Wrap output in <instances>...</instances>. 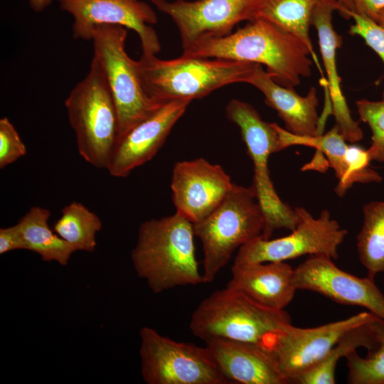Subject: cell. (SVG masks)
<instances>
[{
	"mask_svg": "<svg viewBox=\"0 0 384 384\" xmlns=\"http://www.w3.org/2000/svg\"><path fill=\"white\" fill-rule=\"evenodd\" d=\"M292 324L284 310L265 307L226 287L205 298L193 312L189 328L203 341L221 338L265 343Z\"/></svg>",
	"mask_w": 384,
	"mask_h": 384,
	"instance_id": "cell-4",
	"label": "cell"
},
{
	"mask_svg": "<svg viewBox=\"0 0 384 384\" xmlns=\"http://www.w3.org/2000/svg\"><path fill=\"white\" fill-rule=\"evenodd\" d=\"M231 273L227 287L267 308L284 310L297 291L294 268L284 261L233 263Z\"/></svg>",
	"mask_w": 384,
	"mask_h": 384,
	"instance_id": "cell-21",
	"label": "cell"
},
{
	"mask_svg": "<svg viewBox=\"0 0 384 384\" xmlns=\"http://www.w3.org/2000/svg\"><path fill=\"white\" fill-rule=\"evenodd\" d=\"M360 119L370 127L372 137L367 149L371 161L384 164V100L361 99L356 102Z\"/></svg>",
	"mask_w": 384,
	"mask_h": 384,
	"instance_id": "cell-28",
	"label": "cell"
},
{
	"mask_svg": "<svg viewBox=\"0 0 384 384\" xmlns=\"http://www.w3.org/2000/svg\"><path fill=\"white\" fill-rule=\"evenodd\" d=\"M247 83L264 95L265 104L277 112L289 132L302 137L322 134L323 124L317 112L319 99L314 87L310 88L306 95L301 96L294 88L274 81L259 64Z\"/></svg>",
	"mask_w": 384,
	"mask_h": 384,
	"instance_id": "cell-20",
	"label": "cell"
},
{
	"mask_svg": "<svg viewBox=\"0 0 384 384\" xmlns=\"http://www.w3.org/2000/svg\"><path fill=\"white\" fill-rule=\"evenodd\" d=\"M141 373L147 384H228L205 346L179 342L152 328L139 331Z\"/></svg>",
	"mask_w": 384,
	"mask_h": 384,
	"instance_id": "cell-9",
	"label": "cell"
},
{
	"mask_svg": "<svg viewBox=\"0 0 384 384\" xmlns=\"http://www.w3.org/2000/svg\"><path fill=\"white\" fill-rule=\"evenodd\" d=\"M299 218L297 227L287 236L265 239L262 235L239 248L234 263H258L286 261L304 255H324L338 257V247L348 232L322 210L318 218L303 207H296Z\"/></svg>",
	"mask_w": 384,
	"mask_h": 384,
	"instance_id": "cell-10",
	"label": "cell"
},
{
	"mask_svg": "<svg viewBox=\"0 0 384 384\" xmlns=\"http://www.w3.org/2000/svg\"><path fill=\"white\" fill-rule=\"evenodd\" d=\"M353 11L376 21L378 13L384 9V0H351Z\"/></svg>",
	"mask_w": 384,
	"mask_h": 384,
	"instance_id": "cell-32",
	"label": "cell"
},
{
	"mask_svg": "<svg viewBox=\"0 0 384 384\" xmlns=\"http://www.w3.org/2000/svg\"><path fill=\"white\" fill-rule=\"evenodd\" d=\"M372 321L362 324L343 334L326 356L318 363L294 378L290 383L334 384L339 359L358 348L370 349L377 343Z\"/></svg>",
	"mask_w": 384,
	"mask_h": 384,
	"instance_id": "cell-24",
	"label": "cell"
},
{
	"mask_svg": "<svg viewBox=\"0 0 384 384\" xmlns=\"http://www.w3.org/2000/svg\"><path fill=\"white\" fill-rule=\"evenodd\" d=\"M341 6L338 0H319L314 9L311 25L316 28L321 56L326 74L331 112L334 116L335 125L348 142L356 143L363 137L358 123L351 114L341 86V78L336 65V50L342 43L341 36L334 30L332 14L339 11Z\"/></svg>",
	"mask_w": 384,
	"mask_h": 384,
	"instance_id": "cell-19",
	"label": "cell"
},
{
	"mask_svg": "<svg viewBox=\"0 0 384 384\" xmlns=\"http://www.w3.org/2000/svg\"><path fill=\"white\" fill-rule=\"evenodd\" d=\"M233 184L220 165L203 158L176 162L171 181L176 212L198 223L221 203Z\"/></svg>",
	"mask_w": 384,
	"mask_h": 384,
	"instance_id": "cell-15",
	"label": "cell"
},
{
	"mask_svg": "<svg viewBox=\"0 0 384 384\" xmlns=\"http://www.w3.org/2000/svg\"><path fill=\"white\" fill-rule=\"evenodd\" d=\"M183 54L265 65L280 85L294 88L311 75L314 61L306 46L272 22L257 18L227 36L200 40Z\"/></svg>",
	"mask_w": 384,
	"mask_h": 384,
	"instance_id": "cell-1",
	"label": "cell"
},
{
	"mask_svg": "<svg viewBox=\"0 0 384 384\" xmlns=\"http://www.w3.org/2000/svg\"><path fill=\"white\" fill-rule=\"evenodd\" d=\"M343 17L354 20L348 33L361 36L384 64V27L366 16L349 10L345 11Z\"/></svg>",
	"mask_w": 384,
	"mask_h": 384,
	"instance_id": "cell-29",
	"label": "cell"
},
{
	"mask_svg": "<svg viewBox=\"0 0 384 384\" xmlns=\"http://www.w3.org/2000/svg\"><path fill=\"white\" fill-rule=\"evenodd\" d=\"M319 0H263L257 18L267 20L299 38L308 48L311 58L322 77L326 79L309 36L314 7Z\"/></svg>",
	"mask_w": 384,
	"mask_h": 384,
	"instance_id": "cell-23",
	"label": "cell"
},
{
	"mask_svg": "<svg viewBox=\"0 0 384 384\" xmlns=\"http://www.w3.org/2000/svg\"><path fill=\"white\" fill-rule=\"evenodd\" d=\"M175 23L183 50L196 42L231 33L243 21L257 18L263 0H149Z\"/></svg>",
	"mask_w": 384,
	"mask_h": 384,
	"instance_id": "cell-11",
	"label": "cell"
},
{
	"mask_svg": "<svg viewBox=\"0 0 384 384\" xmlns=\"http://www.w3.org/2000/svg\"><path fill=\"white\" fill-rule=\"evenodd\" d=\"M281 149L301 145L313 147L326 156L328 166L333 168L338 183L334 189L336 194L343 197L356 183H380V174L370 166L371 161L367 149L356 145H349L338 127L325 134L313 137L294 135L277 124Z\"/></svg>",
	"mask_w": 384,
	"mask_h": 384,
	"instance_id": "cell-17",
	"label": "cell"
},
{
	"mask_svg": "<svg viewBox=\"0 0 384 384\" xmlns=\"http://www.w3.org/2000/svg\"><path fill=\"white\" fill-rule=\"evenodd\" d=\"M61 10L73 18V36L91 40L94 28L101 24L119 25L135 31L146 55L161 50L159 37L151 25L157 22L154 9L140 0H58Z\"/></svg>",
	"mask_w": 384,
	"mask_h": 384,
	"instance_id": "cell-13",
	"label": "cell"
},
{
	"mask_svg": "<svg viewBox=\"0 0 384 384\" xmlns=\"http://www.w3.org/2000/svg\"><path fill=\"white\" fill-rule=\"evenodd\" d=\"M127 36L125 27L101 24L94 28L91 39L94 56L103 69L115 103L118 137L162 105L146 95L138 61L132 59L126 52Z\"/></svg>",
	"mask_w": 384,
	"mask_h": 384,
	"instance_id": "cell-8",
	"label": "cell"
},
{
	"mask_svg": "<svg viewBox=\"0 0 384 384\" xmlns=\"http://www.w3.org/2000/svg\"><path fill=\"white\" fill-rule=\"evenodd\" d=\"M341 6V10L338 11L342 16L346 10L353 11V6L351 0H338Z\"/></svg>",
	"mask_w": 384,
	"mask_h": 384,
	"instance_id": "cell-34",
	"label": "cell"
},
{
	"mask_svg": "<svg viewBox=\"0 0 384 384\" xmlns=\"http://www.w3.org/2000/svg\"><path fill=\"white\" fill-rule=\"evenodd\" d=\"M225 114L239 127L253 164L252 185L265 219L262 237L271 238L273 233L281 228L293 230L299 223V215L295 208L278 196L268 167L270 156L282 150L276 123L264 121L253 106L236 99L228 103Z\"/></svg>",
	"mask_w": 384,
	"mask_h": 384,
	"instance_id": "cell-7",
	"label": "cell"
},
{
	"mask_svg": "<svg viewBox=\"0 0 384 384\" xmlns=\"http://www.w3.org/2000/svg\"><path fill=\"white\" fill-rule=\"evenodd\" d=\"M32 9L36 12H41L48 7L52 0H28Z\"/></svg>",
	"mask_w": 384,
	"mask_h": 384,
	"instance_id": "cell-33",
	"label": "cell"
},
{
	"mask_svg": "<svg viewBox=\"0 0 384 384\" xmlns=\"http://www.w3.org/2000/svg\"><path fill=\"white\" fill-rule=\"evenodd\" d=\"M376 22L380 25L384 27V9H382L379 13L376 18Z\"/></svg>",
	"mask_w": 384,
	"mask_h": 384,
	"instance_id": "cell-35",
	"label": "cell"
},
{
	"mask_svg": "<svg viewBox=\"0 0 384 384\" xmlns=\"http://www.w3.org/2000/svg\"><path fill=\"white\" fill-rule=\"evenodd\" d=\"M61 213V216L52 228L55 233L68 242L79 247L80 251H95L96 235L102 225L98 215L76 201L63 208Z\"/></svg>",
	"mask_w": 384,
	"mask_h": 384,
	"instance_id": "cell-26",
	"label": "cell"
},
{
	"mask_svg": "<svg viewBox=\"0 0 384 384\" xmlns=\"http://www.w3.org/2000/svg\"><path fill=\"white\" fill-rule=\"evenodd\" d=\"M78 153L88 164L107 169L118 137L115 103L103 69L93 55L86 76L65 100Z\"/></svg>",
	"mask_w": 384,
	"mask_h": 384,
	"instance_id": "cell-5",
	"label": "cell"
},
{
	"mask_svg": "<svg viewBox=\"0 0 384 384\" xmlns=\"http://www.w3.org/2000/svg\"><path fill=\"white\" fill-rule=\"evenodd\" d=\"M293 283L297 290L315 292L339 304L364 307L384 321V294L374 279L345 272L328 256L310 255L294 269Z\"/></svg>",
	"mask_w": 384,
	"mask_h": 384,
	"instance_id": "cell-14",
	"label": "cell"
},
{
	"mask_svg": "<svg viewBox=\"0 0 384 384\" xmlns=\"http://www.w3.org/2000/svg\"><path fill=\"white\" fill-rule=\"evenodd\" d=\"M376 317L364 311L314 328L291 324L265 344L272 351L281 373L290 383L294 378L321 361L343 334Z\"/></svg>",
	"mask_w": 384,
	"mask_h": 384,
	"instance_id": "cell-12",
	"label": "cell"
},
{
	"mask_svg": "<svg viewBox=\"0 0 384 384\" xmlns=\"http://www.w3.org/2000/svg\"><path fill=\"white\" fill-rule=\"evenodd\" d=\"M26 146L16 128L7 117L0 119V169L24 156Z\"/></svg>",
	"mask_w": 384,
	"mask_h": 384,
	"instance_id": "cell-30",
	"label": "cell"
},
{
	"mask_svg": "<svg viewBox=\"0 0 384 384\" xmlns=\"http://www.w3.org/2000/svg\"><path fill=\"white\" fill-rule=\"evenodd\" d=\"M193 225L202 244L205 284L215 279L237 248L262 235L265 219L253 185L234 183L221 203Z\"/></svg>",
	"mask_w": 384,
	"mask_h": 384,
	"instance_id": "cell-6",
	"label": "cell"
},
{
	"mask_svg": "<svg viewBox=\"0 0 384 384\" xmlns=\"http://www.w3.org/2000/svg\"><path fill=\"white\" fill-rule=\"evenodd\" d=\"M228 383L287 384L277 360L265 343L221 338L204 341Z\"/></svg>",
	"mask_w": 384,
	"mask_h": 384,
	"instance_id": "cell-18",
	"label": "cell"
},
{
	"mask_svg": "<svg viewBox=\"0 0 384 384\" xmlns=\"http://www.w3.org/2000/svg\"><path fill=\"white\" fill-rule=\"evenodd\" d=\"M138 64L146 95L159 105L201 99L228 85L247 83L258 64L181 56L162 60L142 53Z\"/></svg>",
	"mask_w": 384,
	"mask_h": 384,
	"instance_id": "cell-3",
	"label": "cell"
},
{
	"mask_svg": "<svg viewBox=\"0 0 384 384\" xmlns=\"http://www.w3.org/2000/svg\"><path fill=\"white\" fill-rule=\"evenodd\" d=\"M50 212L40 206H33L23 215L19 226L26 250L38 254L44 262H56L66 266L73 253L80 251L55 233L48 225Z\"/></svg>",
	"mask_w": 384,
	"mask_h": 384,
	"instance_id": "cell-22",
	"label": "cell"
},
{
	"mask_svg": "<svg viewBox=\"0 0 384 384\" xmlns=\"http://www.w3.org/2000/svg\"><path fill=\"white\" fill-rule=\"evenodd\" d=\"M382 99L384 100V92H383Z\"/></svg>",
	"mask_w": 384,
	"mask_h": 384,
	"instance_id": "cell-36",
	"label": "cell"
},
{
	"mask_svg": "<svg viewBox=\"0 0 384 384\" xmlns=\"http://www.w3.org/2000/svg\"><path fill=\"white\" fill-rule=\"evenodd\" d=\"M194 236L193 223L176 212L140 225L131 259L137 274L153 292L204 284Z\"/></svg>",
	"mask_w": 384,
	"mask_h": 384,
	"instance_id": "cell-2",
	"label": "cell"
},
{
	"mask_svg": "<svg viewBox=\"0 0 384 384\" xmlns=\"http://www.w3.org/2000/svg\"><path fill=\"white\" fill-rule=\"evenodd\" d=\"M190 102L177 100L164 103L119 136L107 169L109 174L117 178L127 177L134 169L150 161Z\"/></svg>",
	"mask_w": 384,
	"mask_h": 384,
	"instance_id": "cell-16",
	"label": "cell"
},
{
	"mask_svg": "<svg viewBox=\"0 0 384 384\" xmlns=\"http://www.w3.org/2000/svg\"><path fill=\"white\" fill-rule=\"evenodd\" d=\"M377 343L365 357L356 351L348 353V383L351 384H384V321L376 317L372 321Z\"/></svg>",
	"mask_w": 384,
	"mask_h": 384,
	"instance_id": "cell-27",
	"label": "cell"
},
{
	"mask_svg": "<svg viewBox=\"0 0 384 384\" xmlns=\"http://www.w3.org/2000/svg\"><path fill=\"white\" fill-rule=\"evenodd\" d=\"M359 260L374 279L384 273V201H371L363 207V223L356 237Z\"/></svg>",
	"mask_w": 384,
	"mask_h": 384,
	"instance_id": "cell-25",
	"label": "cell"
},
{
	"mask_svg": "<svg viewBox=\"0 0 384 384\" xmlns=\"http://www.w3.org/2000/svg\"><path fill=\"white\" fill-rule=\"evenodd\" d=\"M16 250H26L18 225L1 228L0 229V255Z\"/></svg>",
	"mask_w": 384,
	"mask_h": 384,
	"instance_id": "cell-31",
	"label": "cell"
}]
</instances>
